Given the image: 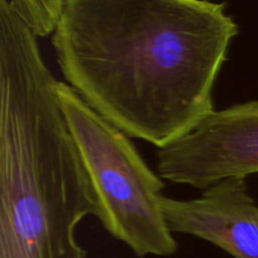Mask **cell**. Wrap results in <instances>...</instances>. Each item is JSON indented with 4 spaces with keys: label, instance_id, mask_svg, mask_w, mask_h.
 <instances>
[{
    "label": "cell",
    "instance_id": "obj_1",
    "mask_svg": "<svg viewBox=\"0 0 258 258\" xmlns=\"http://www.w3.org/2000/svg\"><path fill=\"white\" fill-rule=\"evenodd\" d=\"M239 29L211 0H63L52 45L66 83L130 139L158 149L216 111Z\"/></svg>",
    "mask_w": 258,
    "mask_h": 258
},
{
    "label": "cell",
    "instance_id": "obj_2",
    "mask_svg": "<svg viewBox=\"0 0 258 258\" xmlns=\"http://www.w3.org/2000/svg\"><path fill=\"white\" fill-rule=\"evenodd\" d=\"M38 37L0 0V258H86L97 201Z\"/></svg>",
    "mask_w": 258,
    "mask_h": 258
},
{
    "label": "cell",
    "instance_id": "obj_3",
    "mask_svg": "<svg viewBox=\"0 0 258 258\" xmlns=\"http://www.w3.org/2000/svg\"><path fill=\"white\" fill-rule=\"evenodd\" d=\"M55 95L81 163L91 181L96 218L138 257L178 249L161 209L164 179L154 173L126 134L98 115L62 81Z\"/></svg>",
    "mask_w": 258,
    "mask_h": 258
},
{
    "label": "cell",
    "instance_id": "obj_4",
    "mask_svg": "<svg viewBox=\"0 0 258 258\" xmlns=\"http://www.w3.org/2000/svg\"><path fill=\"white\" fill-rule=\"evenodd\" d=\"M158 174L206 190L229 178L258 173V101L216 110L193 131L159 149Z\"/></svg>",
    "mask_w": 258,
    "mask_h": 258
},
{
    "label": "cell",
    "instance_id": "obj_5",
    "mask_svg": "<svg viewBox=\"0 0 258 258\" xmlns=\"http://www.w3.org/2000/svg\"><path fill=\"white\" fill-rule=\"evenodd\" d=\"M173 233L212 243L234 258H258V206L243 178H229L203 190L198 198H161Z\"/></svg>",
    "mask_w": 258,
    "mask_h": 258
},
{
    "label": "cell",
    "instance_id": "obj_6",
    "mask_svg": "<svg viewBox=\"0 0 258 258\" xmlns=\"http://www.w3.org/2000/svg\"><path fill=\"white\" fill-rule=\"evenodd\" d=\"M9 3L38 38L53 34L63 8V0H9Z\"/></svg>",
    "mask_w": 258,
    "mask_h": 258
}]
</instances>
